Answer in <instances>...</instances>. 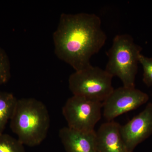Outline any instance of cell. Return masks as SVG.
<instances>
[{
	"mask_svg": "<svg viewBox=\"0 0 152 152\" xmlns=\"http://www.w3.org/2000/svg\"><path fill=\"white\" fill-rule=\"evenodd\" d=\"M53 40L57 56L79 71L91 65V58L104 46L107 36L97 15L63 13Z\"/></svg>",
	"mask_w": 152,
	"mask_h": 152,
	"instance_id": "cell-1",
	"label": "cell"
},
{
	"mask_svg": "<svg viewBox=\"0 0 152 152\" xmlns=\"http://www.w3.org/2000/svg\"><path fill=\"white\" fill-rule=\"evenodd\" d=\"M50 117L45 105L34 98L18 99L10 120V128L23 145L34 147L46 138Z\"/></svg>",
	"mask_w": 152,
	"mask_h": 152,
	"instance_id": "cell-2",
	"label": "cell"
},
{
	"mask_svg": "<svg viewBox=\"0 0 152 152\" xmlns=\"http://www.w3.org/2000/svg\"><path fill=\"white\" fill-rule=\"evenodd\" d=\"M141 50L129 35L116 36L112 47L107 53L108 61L105 70L112 77L119 78L123 86L135 88Z\"/></svg>",
	"mask_w": 152,
	"mask_h": 152,
	"instance_id": "cell-3",
	"label": "cell"
},
{
	"mask_svg": "<svg viewBox=\"0 0 152 152\" xmlns=\"http://www.w3.org/2000/svg\"><path fill=\"white\" fill-rule=\"evenodd\" d=\"M59 136L66 152H97L95 131L80 132L65 127Z\"/></svg>",
	"mask_w": 152,
	"mask_h": 152,
	"instance_id": "cell-9",
	"label": "cell"
},
{
	"mask_svg": "<svg viewBox=\"0 0 152 152\" xmlns=\"http://www.w3.org/2000/svg\"><path fill=\"white\" fill-rule=\"evenodd\" d=\"M0 152H25V150L18 139L2 134L0 135Z\"/></svg>",
	"mask_w": 152,
	"mask_h": 152,
	"instance_id": "cell-11",
	"label": "cell"
},
{
	"mask_svg": "<svg viewBox=\"0 0 152 152\" xmlns=\"http://www.w3.org/2000/svg\"><path fill=\"white\" fill-rule=\"evenodd\" d=\"M123 140L130 152L152 134V103L126 124L121 126Z\"/></svg>",
	"mask_w": 152,
	"mask_h": 152,
	"instance_id": "cell-7",
	"label": "cell"
},
{
	"mask_svg": "<svg viewBox=\"0 0 152 152\" xmlns=\"http://www.w3.org/2000/svg\"><path fill=\"white\" fill-rule=\"evenodd\" d=\"M146 93L135 88L123 86L114 89L103 103V115L107 121L136 110L148 102Z\"/></svg>",
	"mask_w": 152,
	"mask_h": 152,
	"instance_id": "cell-6",
	"label": "cell"
},
{
	"mask_svg": "<svg viewBox=\"0 0 152 152\" xmlns=\"http://www.w3.org/2000/svg\"><path fill=\"white\" fill-rule=\"evenodd\" d=\"M18 99L11 93L0 92V135L10 121Z\"/></svg>",
	"mask_w": 152,
	"mask_h": 152,
	"instance_id": "cell-10",
	"label": "cell"
},
{
	"mask_svg": "<svg viewBox=\"0 0 152 152\" xmlns=\"http://www.w3.org/2000/svg\"><path fill=\"white\" fill-rule=\"evenodd\" d=\"M121 126L114 121L101 125L96 132L97 152H130L123 140Z\"/></svg>",
	"mask_w": 152,
	"mask_h": 152,
	"instance_id": "cell-8",
	"label": "cell"
},
{
	"mask_svg": "<svg viewBox=\"0 0 152 152\" xmlns=\"http://www.w3.org/2000/svg\"><path fill=\"white\" fill-rule=\"evenodd\" d=\"M11 77L10 63L4 49L0 47V86L8 81Z\"/></svg>",
	"mask_w": 152,
	"mask_h": 152,
	"instance_id": "cell-12",
	"label": "cell"
},
{
	"mask_svg": "<svg viewBox=\"0 0 152 152\" xmlns=\"http://www.w3.org/2000/svg\"><path fill=\"white\" fill-rule=\"evenodd\" d=\"M139 63L143 69V81L148 87L152 86V58L145 57L141 54L139 58Z\"/></svg>",
	"mask_w": 152,
	"mask_h": 152,
	"instance_id": "cell-13",
	"label": "cell"
},
{
	"mask_svg": "<svg viewBox=\"0 0 152 152\" xmlns=\"http://www.w3.org/2000/svg\"><path fill=\"white\" fill-rule=\"evenodd\" d=\"M113 78L105 70L91 65L69 76V88L73 95L103 103L114 89Z\"/></svg>",
	"mask_w": 152,
	"mask_h": 152,
	"instance_id": "cell-4",
	"label": "cell"
},
{
	"mask_svg": "<svg viewBox=\"0 0 152 152\" xmlns=\"http://www.w3.org/2000/svg\"><path fill=\"white\" fill-rule=\"evenodd\" d=\"M103 103L81 96L73 95L63 107V115L68 127L83 132L94 131L96 124L101 119Z\"/></svg>",
	"mask_w": 152,
	"mask_h": 152,
	"instance_id": "cell-5",
	"label": "cell"
}]
</instances>
